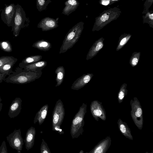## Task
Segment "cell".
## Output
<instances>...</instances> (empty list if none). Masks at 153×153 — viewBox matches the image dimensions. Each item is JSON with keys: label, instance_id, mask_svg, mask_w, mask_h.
<instances>
[{"label": "cell", "instance_id": "cell-1", "mask_svg": "<svg viewBox=\"0 0 153 153\" xmlns=\"http://www.w3.org/2000/svg\"><path fill=\"white\" fill-rule=\"evenodd\" d=\"M42 74L41 71H26L19 67L8 75L4 81L7 83L19 84H26L39 78Z\"/></svg>", "mask_w": 153, "mask_h": 153}, {"label": "cell", "instance_id": "cell-2", "mask_svg": "<svg viewBox=\"0 0 153 153\" xmlns=\"http://www.w3.org/2000/svg\"><path fill=\"white\" fill-rule=\"evenodd\" d=\"M84 24L82 22H79L69 30L63 41L59 54L66 52L78 41L83 30Z\"/></svg>", "mask_w": 153, "mask_h": 153}, {"label": "cell", "instance_id": "cell-3", "mask_svg": "<svg viewBox=\"0 0 153 153\" xmlns=\"http://www.w3.org/2000/svg\"><path fill=\"white\" fill-rule=\"evenodd\" d=\"M87 105L83 103L72 121L70 133L72 138H77L82 135L84 131V117L87 111Z\"/></svg>", "mask_w": 153, "mask_h": 153}, {"label": "cell", "instance_id": "cell-4", "mask_svg": "<svg viewBox=\"0 0 153 153\" xmlns=\"http://www.w3.org/2000/svg\"><path fill=\"white\" fill-rule=\"evenodd\" d=\"M26 19V13L20 5H16L11 26V31L15 37L19 36L21 29L24 27Z\"/></svg>", "mask_w": 153, "mask_h": 153}, {"label": "cell", "instance_id": "cell-5", "mask_svg": "<svg viewBox=\"0 0 153 153\" xmlns=\"http://www.w3.org/2000/svg\"><path fill=\"white\" fill-rule=\"evenodd\" d=\"M131 115L133 122L140 130L142 129L143 124V111L140 102L137 98L134 97L131 100Z\"/></svg>", "mask_w": 153, "mask_h": 153}, {"label": "cell", "instance_id": "cell-6", "mask_svg": "<svg viewBox=\"0 0 153 153\" xmlns=\"http://www.w3.org/2000/svg\"><path fill=\"white\" fill-rule=\"evenodd\" d=\"M65 115L63 104L61 100L56 103L52 116V128L56 126H60L63 120Z\"/></svg>", "mask_w": 153, "mask_h": 153}, {"label": "cell", "instance_id": "cell-7", "mask_svg": "<svg viewBox=\"0 0 153 153\" xmlns=\"http://www.w3.org/2000/svg\"><path fill=\"white\" fill-rule=\"evenodd\" d=\"M10 146L13 149L21 151L24 144L20 129H15L6 137Z\"/></svg>", "mask_w": 153, "mask_h": 153}, {"label": "cell", "instance_id": "cell-8", "mask_svg": "<svg viewBox=\"0 0 153 153\" xmlns=\"http://www.w3.org/2000/svg\"><path fill=\"white\" fill-rule=\"evenodd\" d=\"M90 108L92 116L97 121H98L99 118L103 121L106 120V112L101 102L97 100L92 101L90 105Z\"/></svg>", "mask_w": 153, "mask_h": 153}, {"label": "cell", "instance_id": "cell-9", "mask_svg": "<svg viewBox=\"0 0 153 153\" xmlns=\"http://www.w3.org/2000/svg\"><path fill=\"white\" fill-rule=\"evenodd\" d=\"M15 6L14 4L6 5L1 13V19L8 27L11 26L12 19L15 13Z\"/></svg>", "mask_w": 153, "mask_h": 153}, {"label": "cell", "instance_id": "cell-10", "mask_svg": "<svg viewBox=\"0 0 153 153\" xmlns=\"http://www.w3.org/2000/svg\"><path fill=\"white\" fill-rule=\"evenodd\" d=\"M58 22L53 18L46 17L42 19L37 25V27L42 31H47L55 28L58 26Z\"/></svg>", "mask_w": 153, "mask_h": 153}, {"label": "cell", "instance_id": "cell-11", "mask_svg": "<svg viewBox=\"0 0 153 153\" xmlns=\"http://www.w3.org/2000/svg\"><path fill=\"white\" fill-rule=\"evenodd\" d=\"M111 143V139L110 136L100 141L94 148L88 153H105L110 147Z\"/></svg>", "mask_w": 153, "mask_h": 153}, {"label": "cell", "instance_id": "cell-12", "mask_svg": "<svg viewBox=\"0 0 153 153\" xmlns=\"http://www.w3.org/2000/svg\"><path fill=\"white\" fill-rule=\"evenodd\" d=\"M94 75L92 73L84 74L77 78L72 84L71 88L78 90L85 86L91 80Z\"/></svg>", "mask_w": 153, "mask_h": 153}, {"label": "cell", "instance_id": "cell-13", "mask_svg": "<svg viewBox=\"0 0 153 153\" xmlns=\"http://www.w3.org/2000/svg\"><path fill=\"white\" fill-rule=\"evenodd\" d=\"M22 100L19 97L16 98L12 101L8 113V115L10 118H14L20 114L22 109Z\"/></svg>", "mask_w": 153, "mask_h": 153}, {"label": "cell", "instance_id": "cell-14", "mask_svg": "<svg viewBox=\"0 0 153 153\" xmlns=\"http://www.w3.org/2000/svg\"><path fill=\"white\" fill-rule=\"evenodd\" d=\"M104 39L101 37L96 41L90 49L86 58L87 60L92 59L95 56L104 46Z\"/></svg>", "mask_w": 153, "mask_h": 153}, {"label": "cell", "instance_id": "cell-15", "mask_svg": "<svg viewBox=\"0 0 153 153\" xmlns=\"http://www.w3.org/2000/svg\"><path fill=\"white\" fill-rule=\"evenodd\" d=\"M36 132L35 128L32 126L27 131L24 141L25 143V148L27 151L31 149L34 145Z\"/></svg>", "mask_w": 153, "mask_h": 153}, {"label": "cell", "instance_id": "cell-16", "mask_svg": "<svg viewBox=\"0 0 153 153\" xmlns=\"http://www.w3.org/2000/svg\"><path fill=\"white\" fill-rule=\"evenodd\" d=\"M117 124L119 129L122 134L126 138L133 140V138L131 131L127 123L120 118H119L117 120Z\"/></svg>", "mask_w": 153, "mask_h": 153}, {"label": "cell", "instance_id": "cell-17", "mask_svg": "<svg viewBox=\"0 0 153 153\" xmlns=\"http://www.w3.org/2000/svg\"><path fill=\"white\" fill-rule=\"evenodd\" d=\"M48 109V104L43 106L36 113L34 119L33 123L39 122L40 125L43 123L47 116Z\"/></svg>", "mask_w": 153, "mask_h": 153}, {"label": "cell", "instance_id": "cell-18", "mask_svg": "<svg viewBox=\"0 0 153 153\" xmlns=\"http://www.w3.org/2000/svg\"><path fill=\"white\" fill-rule=\"evenodd\" d=\"M79 3L77 0H67L65 3V7L62 13L68 16L74 11L79 6Z\"/></svg>", "mask_w": 153, "mask_h": 153}, {"label": "cell", "instance_id": "cell-19", "mask_svg": "<svg viewBox=\"0 0 153 153\" xmlns=\"http://www.w3.org/2000/svg\"><path fill=\"white\" fill-rule=\"evenodd\" d=\"M47 64V62L45 61H38L32 64L27 65L23 68L26 71H41Z\"/></svg>", "mask_w": 153, "mask_h": 153}, {"label": "cell", "instance_id": "cell-20", "mask_svg": "<svg viewBox=\"0 0 153 153\" xmlns=\"http://www.w3.org/2000/svg\"><path fill=\"white\" fill-rule=\"evenodd\" d=\"M40 55L30 56L24 59L19 65V67L23 68L25 66L39 61L42 58Z\"/></svg>", "mask_w": 153, "mask_h": 153}, {"label": "cell", "instance_id": "cell-21", "mask_svg": "<svg viewBox=\"0 0 153 153\" xmlns=\"http://www.w3.org/2000/svg\"><path fill=\"white\" fill-rule=\"evenodd\" d=\"M32 47L43 51H48L51 48V44L47 40L44 39L39 40L34 43Z\"/></svg>", "mask_w": 153, "mask_h": 153}, {"label": "cell", "instance_id": "cell-22", "mask_svg": "<svg viewBox=\"0 0 153 153\" xmlns=\"http://www.w3.org/2000/svg\"><path fill=\"white\" fill-rule=\"evenodd\" d=\"M56 75V84L55 86H59L62 83L64 78L65 71L63 66L58 67L55 71Z\"/></svg>", "mask_w": 153, "mask_h": 153}, {"label": "cell", "instance_id": "cell-23", "mask_svg": "<svg viewBox=\"0 0 153 153\" xmlns=\"http://www.w3.org/2000/svg\"><path fill=\"white\" fill-rule=\"evenodd\" d=\"M18 59H16L6 63L0 67V73L7 74L8 76L11 74L13 72L12 70L14 65L17 62Z\"/></svg>", "mask_w": 153, "mask_h": 153}, {"label": "cell", "instance_id": "cell-24", "mask_svg": "<svg viewBox=\"0 0 153 153\" xmlns=\"http://www.w3.org/2000/svg\"><path fill=\"white\" fill-rule=\"evenodd\" d=\"M131 36L130 34L124 33L119 37L116 50L117 51L122 48L129 40Z\"/></svg>", "mask_w": 153, "mask_h": 153}, {"label": "cell", "instance_id": "cell-25", "mask_svg": "<svg viewBox=\"0 0 153 153\" xmlns=\"http://www.w3.org/2000/svg\"><path fill=\"white\" fill-rule=\"evenodd\" d=\"M127 84L126 83H123L120 87L118 92L117 98L119 103H121L127 94L128 90L127 89Z\"/></svg>", "mask_w": 153, "mask_h": 153}, {"label": "cell", "instance_id": "cell-26", "mask_svg": "<svg viewBox=\"0 0 153 153\" xmlns=\"http://www.w3.org/2000/svg\"><path fill=\"white\" fill-rule=\"evenodd\" d=\"M140 52H134L131 56L129 60V63L133 67L136 66L138 63L140 56Z\"/></svg>", "mask_w": 153, "mask_h": 153}, {"label": "cell", "instance_id": "cell-27", "mask_svg": "<svg viewBox=\"0 0 153 153\" xmlns=\"http://www.w3.org/2000/svg\"><path fill=\"white\" fill-rule=\"evenodd\" d=\"M0 48L3 51L10 53L12 51V48L10 43L8 41L0 42Z\"/></svg>", "mask_w": 153, "mask_h": 153}, {"label": "cell", "instance_id": "cell-28", "mask_svg": "<svg viewBox=\"0 0 153 153\" xmlns=\"http://www.w3.org/2000/svg\"><path fill=\"white\" fill-rule=\"evenodd\" d=\"M51 2L50 0H36L37 8L40 12L45 10L48 4Z\"/></svg>", "mask_w": 153, "mask_h": 153}, {"label": "cell", "instance_id": "cell-29", "mask_svg": "<svg viewBox=\"0 0 153 153\" xmlns=\"http://www.w3.org/2000/svg\"><path fill=\"white\" fill-rule=\"evenodd\" d=\"M16 59L11 56H4L0 57V67L5 64L12 61Z\"/></svg>", "mask_w": 153, "mask_h": 153}, {"label": "cell", "instance_id": "cell-30", "mask_svg": "<svg viewBox=\"0 0 153 153\" xmlns=\"http://www.w3.org/2000/svg\"><path fill=\"white\" fill-rule=\"evenodd\" d=\"M42 141L40 147L41 153H51V152L47 143L43 139H42Z\"/></svg>", "mask_w": 153, "mask_h": 153}, {"label": "cell", "instance_id": "cell-31", "mask_svg": "<svg viewBox=\"0 0 153 153\" xmlns=\"http://www.w3.org/2000/svg\"><path fill=\"white\" fill-rule=\"evenodd\" d=\"M7 150L6 143L4 141H3L0 146V153H7Z\"/></svg>", "mask_w": 153, "mask_h": 153}, {"label": "cell", "instance_id": "cell-32", "mask_svg": "<svg viewBox=\"0 0 153 153\" xmlns=\"http://www.w3.org/2000/svg\"><path fill=\"white\" fill-rule=\"evenodd\" d=\"M52 130L57 132L60 134H64V131L60 128V126H56L52 128Z\"/></svg>", "mask_w": 153, "mask_h": 153}, {"label": "cell", "instance_id": "cell-33", "mask_svg": "<svg viewBox=\"0 0 153 153\" xmlns=\"http://www.w3.org/2000/svg\"><path fill=\"white\" fill-rule=\"evenodd\" d=\"M7 76L8 75L7 74L0 73V83H1L4 81Z\"/></svg>", "mask_w": 153, "mask_h": 153}, {"label": "cell", "instance_id": "cell-34", "mask_svg": "<svg viewBox=\"0 0 153 153\" xmlns=\"http://www.w3.org/2000/svg\"><path fill=\"white\" fill-rule=\"evenodd\" d=\"M109 1L107 0H103L102 1V4L104 5H107L108 4Z\"/></svg>", "mask_w": 153, "mask_h": 153}, {"label": "cell", "instance_id": "cell-35", "mask_svg": "<svg viewBox=\"0 0 153 153\" xmlns=\"http://www.w3.org/2000/svg\"><path fill=\"white\" fill-rule=\"evenodd\" d=\"M1 98L0 96V112L1 111L2 107V105L3 104L1 102Z\"/></svg>", "mask_w": 153, "mask_h": 153}, {"label": "cell", "instance_id": "cell-36", "mask_svg": "<svg viewBox=\"0 0 153 153\" xmlns=\"http://www.w3.org/2000/svg\"><path fill=\"white\" fill-rule=\"evenodd\" d=\"M149 17L150 18V19L152 20L153 19V14H149Z\"/></svg>", "mask_w": 153, "mask_h": 153}, {"label": "cell", "instance_id": "cell-37", "mask_svg": "<svg viewBox=\"0 0 153 153\" xmlns=\"http://www.w3.org/2000/svg\"><path fill=\"white\" fill-rule=\"evenodd\" d=\"M79 153H84V152L83 150H81L79 152Z\"/></svg>", "mask_w": 153, "mask_h": 153}, {"label": "cell", "instance_id": "cell-38", "mask_svg": "<svg viewBox=\"0 0 153 153\" xmlns=\"http://www.w3.org/2000/svg\"><path fill=\"white\" fill-rule=\"evenodd\" d=\"M21 152V151H17L18 153H20Z\"/></svg>", "mask_w": 153, "mask_h": 153}, {"label": "cell", "instance_id": "cell-39", "mask_svg": "<svg viewBox=\"0 0 153 153\" xmlns=\"http://www.w3.org/2000/svg\"><path fill=\"white\" fill-rule=\"evenodd\" d=\"M112 0V1H117L118 0Z\"/></svg>", "mask_w": 153, "mask_h": 153}]
</instances>
